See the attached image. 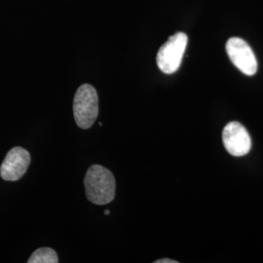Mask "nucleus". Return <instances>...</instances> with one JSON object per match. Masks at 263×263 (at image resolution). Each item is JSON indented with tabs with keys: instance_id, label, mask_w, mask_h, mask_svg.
Returning a JSON list of instances; mask_svg holds the SVG:
<instances>
[{
	"instance_id": "423d86ee",
	"label": "nucleus",
	"mask_w": 263,
	"mask_h": 263,
	"mask_svg": "<svg viewBox=\"0 0 263 263\" xmlns=\"http://www.w3.org/2000/svg\"><path fill=\"white\" fill-rule=\"evenodd\" d=\"M30 164V155L23 147L10 149L0 167V176L4 180L16 181L28 171Z\"/></svg>"
},
{
	"instance_id": "6e6552de",
	"label": "nucleus",
	"mask_w": 263,
	"mask_h": 263,
	"mask_svg": "<svg viewBox=\"0 0 263 263\" xmlns=\"http://www.w3.org/2000/svg\"><path fill=\"white\" fill-rule=\"evenodd\" d=\"M155 263H178V261L177 260H173V259H169V258H163V259L156 260Z\"/></svg>"
},
{
	"instance_id": "f03ea898",
	"label": "nucleus",
	"mask_w": 263,
	"mask_h": 263,
	"mask_svg": "<svg viewBox=\"0 0 263 263\" xmlns=\"http://www.w3.org/2000/svg\"><path fill=\"white\" fill-rule=\"evenodd\" d=\"M98 115L99 97L96 89L92 85H81L73 100V116L77 126L81 129L91 128Z\"/></svg>"
},
{
	"instance_id": "39448f33",
	"label": "nucleus",
	"mask_w": 263,
	"mask_h": 263,
	"mask_svg": "<svg viewBox=\"0 0 263 263\" xmlns=\"http://www.w3.org/2000/svg\"><path fill=\"white\" fill-rule=\"evenodd\" d=\"M222 141L226 151L235 157L248 154L252 147V140L241 123H228L222 131Z\"/></svg>"
},
{
	"instance_id": "7ed1b4c3",
	"label": "nucleus",
	"mask_w": 263,
	"mask_h": 263,
	"mask_svg": "<svg viewBox=\"0 0 263 263\" xmlns=\"http://www.w3.org/2000/svg\"><path fill=\"white\" fill-rule=\"evenodd\" d=\"M187 35L184 32H177L160 47L156 62L162 72L172 74L179 69L187 46Z\"/></svg>"
},
{
	"instance_id": "0eeeda50",
	"label": "nucleus",
	"mask_w": 263,
	"mask_h": 263,
	"mask_svg": "<svg viewBox=\"0 0 263 263\" xmlns=\"http://www.w3.org/2000/svg\"><path fill=\"white\" fill-rule=\"evenodd\" d=\"M28 263H58L57 253L50 248H41L36 250L28 260Z\"/></svg>"
},
{
	"instance_id": "1a4fd4ad",
	"label": "nucleus",
	"mask_w": 263,
	"mask_h": 263,
	"mask_svg": "<svg viewBox=\"0 0 263 263\" xmlns=\"http://www.w3.org/2000/svg\"><path fill=\"white\" fill-rule=\"evenodd\" d=\"M104 215H105V216H108V215H109V210H106V211L104 212Z\"/></svg>"
},
{
	"instance_id": "20e7f679",
	"label": "nucleus",
	"mask_w": 263,
	"mask_h": 263,
	"mask_svg": "<svg viewBox=\"0 0 263 263\" xmlns=\"http://www.w3.org/2000/svg\"><path fill=\"white\" fill-rule=\"evenodd\" d=\"M226 52L232 64L246 76H253L257 71V61L253 49L239 37H231L226 42Z\"/></svg>"
},
{
	"instance_id": "f257e3e1",
	"label": "nucleus",
	"mask_w": 263,
	"mask_h": 263,
	"mask_svg": "<svg viewBox=\"0 0 263 263\" xmlns=\"http://www.w3.org/2000/svg\"><path fill=\"white\" fill-rule=\"evenodd\" d=\"M87 199L95 205H106L115 197V179L112 173L101 165L91 166L85 176Z\"/></svg>"
}]
</instances>
